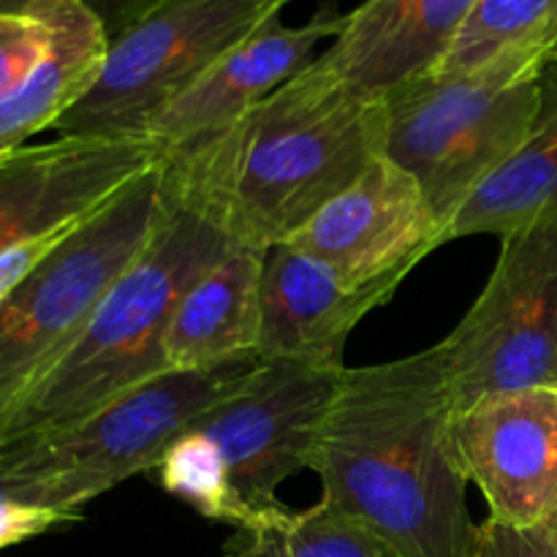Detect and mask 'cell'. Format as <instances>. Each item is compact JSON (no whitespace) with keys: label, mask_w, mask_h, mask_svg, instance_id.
I'll return each mask as SVG.
<instances>
[{"label":"cell","mask_w":557,"mask_h":557,"mask_svg":"<svg viewBox=\"0 0 557 557\" xmlns=\"http://www.w3.org/2000/svg\"><path fill=\"white\" fill-rule=\"evenodd\" d=\"M444 354L346 368L315 435L321 504L403 557H462L473 522Z\"/></svg>","instance_id":"1"},{"label":"cell","mask_w":557,"mask_h":557,"mask_svg":"<svg viewBox=\"0 0 557 557\" xmlns=\"http://www.w3.org/2000/svg\"><path fill=\"white\" fill-rule=\"evenodd\" d=\"M384 136V98L348 90L313 60L226 134L163 158L234 243L270 250L348 188Z\"/></svg>","instance_id":"2"},{"label":"cell","mask_w":557,"mask_h":557,"mask_svg":"<svg viewBox=\"0 0 557 557\" xmlns=\"http://www.w3.org/2000/svg\"><path fill=\"white\" fill-rule=\"evenodd\" d=\"M169 166L161 223L128 270L112 283L85 330L38 379L3 435V446L69 428L123 392L166 373L163 337L185 288L234 239L205 201Z\"/></svg>","instance_id":"3"},{"label":"cell","mask_w":557,"mask_h":557,"mask_svg":"<svg viewBox=\"0 0 557 557\" xmlns=\"http://www.w3.org/2000/svg\"><path fill=\"white\" fill-rule=\"evenodd\" d=\"M341 373L256 359L166 446L158 484L212 522L253 531L281 520L283 482L310 468Z\"/></svg>","instance_id":"4"},{"label":"cell","mask_w":557,"mask_h":557,"mask_svg":"<svg viewBox=\"0 0 557 557\" xmlns=\"http://www.w3.org/2000/svg\"><path fill=\"white\" fill-rule=\"evenodd\" d=\"M169 201L166 158L131 180L0 302V444L25 397L141 253Z\"/></svg>","instance_id":"5"},{"label":"cell","mask_w":557,"mask_h":557,"mask_svg":"<svg viewBox=\"0 0 557 557\" xmlns=\"http://www.w3.org/2000/svg\"><path fill=\"white\" fill-rule=\"evenodd\" d=\"M384 156L428 196L444 245L457 212L531 134L542 76L506 69L428 74L384 92Z\"/></svg>","instance_id":"6"},{"label":"cell","mask_w":557,"mask_h":557,"mask_svg":"<svg viewBox=\"0 0 557 557\" xmlns=\"http://www.w3.org/2000/svg\"><path fill=\"white\" fill-rule=\"evenodd\" d=\"M288 0H152L109 38L90 90L58 120V136H147L152 120L223 54L277 20Z\"/></svg>","instance_id":"7"},{"label":"cell","mask_w":557,"mask_h":557,"mask_svg":"<svg viewBox=\"0 0 557 557\" xmlns=\"http://www.w3.org/2000/svg\"><path fill=\"white\" fill-rule=\"evenodd\" d=\"M438 348L457 408L557 386V205L500 237L493 275Z\"/></svg>","instance_id":"8"},{"label":"cell","mask_w":557,"mask_h":557,"mask_svg":"<svg viewBox=\"0 0 557 557\" xmlns=\"http://www.w3.org/2000/svg\"><path fill=\"white\" fill-rule=\"evenodd\" d=\"M250 364L210 373L166 370L69 428L3 446L0 462L25 476L63 484L87 506L125 479L156 471L185 424L215 403Z\"/></svg>","instance_id":"9"},{"label":"cell","mask_w":557,"mask_h":557,"mask_svg":"<svg viewBox=\"0 0 557 557\" xmlns=\"http://www.w3.org/2000/svg\"><path fill=\"white\" fill-rule=\"evenodd\" d=\"M288 243L351 286L400 288L444 245V228L417 180L381 152Z\"/></svg>","instance_id":"10"},{"label":"cell","mask_w":557,"mask_h":557,"mask_svg":"<svg viewBox=\"0 0 557 557\" xmlns=\"http://www.w3.org/2000/svg\"><path fill=\"white\" fill-rule=\"evenodd\" d=\"M163 150L147 136H58L0 156V250L63 232L107 205Z\"/></svg>","instance_id":"11"},{"label":"cell","mask_w":557,"mask_h":557,"mask_svg":"<svg viewBox=\"0 0 557 557\" xmlns=\"http://www.w3.org/2000/svg\"><path fill=\"white\" fill-rule=\"evenodd\" d=\"M455 444L493 520L542 525L557 509V386L498 392L457 408Z\"/></svg>","instance_id":"12"},{"label":"cell","mask_w":557,"mask_h":557,"mask_svg":"<svg viewBox=\"0 0 557 557\" xmlns=\"http://www.w3.org/2000/svg\"><path fill=\"white\" fill-rule=\"evenodd\" d=\"M335 5H321L305 25H283L281 16L245 38L174 98L147 128L163 156L194 150L226 134L264 98L315 60V47L341 33Z\"/></svg>","instance_id":"13"},{"label":"cell","mask_w":557,"mask_h":557,"mask_svg":"<svg viewBox=\"0 0 557 557\" xmlns=\"http://www.w3.org/2000/svg\"><path fill=\"white\" fill-rule=\"evenodd\" d=\"M395 292L397 286H351L297 245H275L264 253L261 272L259 359L343 373L351 332Z\"/></svg>","instance_id":"14"},{"label":"cell","mask_w":557,"mask_h":557,"mask_svg":"<svg viewBox=\"0 0 557 557\" xmlns=\"http://www.w3.org/2000/svg\"><path fill=\"white\" fill-rule=\"evenodd\" d=\"M476 0H364L315 63L348 90L381 98L428 74L451 47Z\"/></svg>","instance_id":"15"},{"label":"cell","mask_w":557,"mask_h":557,"mask_svg":"<svg viewBox=\"0 0 557 557\" xmlns=\"http://www.w3.org/2000/svg\"><path fill=\"white\" fill-rule=\"evenodd\" d=\"M264 253L234 243L185 288L163 337L169 370L210 373L259 359Z\"/></svg>","instance_id":"16"},{"label":"cell","mask_w":557,"mask_h":557,"mask_svg":"<svg viewBox=\"0 0 557 557\" xmlns=\"http://www.w3.org/2000/svg\"><path fill=\"white\" fill-rule=\"evenodd\" d=\"M52 25L41 63L14 90L0 96V156L20 150L85 96L101 71L109 36L87 0H33Z\"/></svg>","instance_id":"17"},{"label":"cell","mask_w":557,"mask_h":557,"mask_svg":"<svg viewBox=\"0 0 557 557\" xmlns=\"http://www.w3.org/2000/svg\"><path fill=\"white\" fill-rule=\"evenodd\" d=\"M557 205V63L542 74V98L531 134L520 150L500 166L449 226L451 239L495 234L506 237L515 228L536 221Z\"/></svg>","instance_id":"18"},{"label":"cell","mask_w":557,"mask_h":557,"mask_svg":"<svg viewBox=\"0 0 557 557\" xmlns=\"http://www.w3.org/2000/svg\"><path fill=\"white\" fill-rule=\"evenodd\" d=\"M557 63V0H476L433 71L506 69L542 76Z\"/></svg>","instance_id":"19"},{"label":"cell","mask_w":557,"mask_h":557,"mask_svg":"<svg viewBox=\"0 0 557 557\" xmlns=\"http://www.w3.org/2000/svg\"><path fill=\"white\" fill-rule=\"evenodd\" d=\"M228 557H403L359 522L337 515L326 504L288 509L281 520L253 531H234Z\"/></svg>","instance_id":"20"},{"label":"cell","mask_w":557,"mask_h":557,"mask_svg":"<svg viewBox=\"0 0 557 557\" xmlns=\"http://www.w3.org/2000/svg\"><path fill=\"white\" fill-rule=\"evenodd\" d=\"M52 44V25L38 9L0 11V96L14 90L44 60Z\"/></svg>","instance_id":"21"},{"label":"cell","mask_w":557,"mask_h":557,"mask_svg":"<svg viewBox=\"0 0 557 557\" xmlns=\"http://www.w3.org/2000/svg\"><path fill=\"white\" fill-rule=\"evenodd\" d=\"M462 557H557V544L539 525H509L487 517L471 528Z\"/></svg>","instance_id":"22"},{"label":"cell","mask_w":557,"mask_h":557,"mask_svg":"<svg viewBox=\"0 0 557 557\" xmlns=\"http://www.w3.org/2000/svg\"><path fill=\"white\" fill-rule=\"evenodd\" d=\"M5 500H27V504H36L44 506V509L60 511L65 517H74V520H79L82 509H85L79 504V498L71 490H65L63 484L25 476V473L11 471V468H5L0 462V504H5Z\"/></svg>","instance_id":"23"},{"label":"cell","mask_w":557,"mask_h":557,"mask_svg":"<svg viewBox=\"0 0 557 557\" xmlns=\"http://www.w3.org/2000/svg\"><path fill=\"white\" fill-rule=\"evenodd\" d=\"M74 228V226H71ZM71 228H63V232L44 234V237L25 239V243H16L11 248L0 250V302L69 237Z\"/></svg>","instance_id":"24"},{"label":"cell","mask_w":557,"mask_h":557,"mask_svg":"<svg viewBox=\"0 0 557 557\" xmlns=\"http://www.w3.org/2000/svg\"><path fill=\"white\" fill-rule=\"evenodd\" d=\"M150 3L152 0H87V5L96 11L109 38L117 36L123 27H128Z\"/></svg>","instance_id":"25"},{"label":"cell","mask_w":557,"mask_h":557,"mask_svg":"<svg viewBox=\"0 0 557 557\" xmlns=\"http://www.w3.org/2000/svg\"><path fill=\"white\" fill-rule=\"evenodd\" d=\"M539 528H542V531H544V533H547V536H549V539H553V542L557 544V509H555V511H553V515H549V517H547V520H544V522H542V525H539Z\"/></svg>","instance_id":"26"},{"label":"cell","mask_w":557,"mask_h":557,"mask_svg":"<svg viewBox=\"0 0 557 557\" xmlns=\"http://www.w3.org/2000/svg\"><path fill=\"white\" fill-rule=\"evenodd\" d=\"M33 0H0V11H25Z\"/></svg>","instance_id":"27"}]
</instances>
